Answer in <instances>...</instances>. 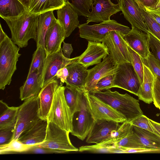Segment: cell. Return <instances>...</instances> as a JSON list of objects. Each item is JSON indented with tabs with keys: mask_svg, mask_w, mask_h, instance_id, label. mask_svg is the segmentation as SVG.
Instances as JSON below:
<instances>
[{
	"mask_svg": "<svg viewBox=\"0 0 160 160\" xmlns=\"http://www.w3.org/2000/svg\"><path fill=\"white\" fill-rule=\"evenodd\" d=\"M143 5L147 8H154L160 0H139Z\"/></svg>",
	"mask_w": 160,
	"mask_h": 160,
	"instance_id": "obj_48",
	"label": "cell"
},
{
	"mask_svg": "<svg viewBox=\"0 0 160 160\" xmlns=\"http://www.w3.org/2000/svg\"><path fill=\"white\" fill-rule=\"evenodd\" d=\"M88 103L95 120H104L122 123L126 120L122 114L93 94L88 92Z\"/></svg>",
	"mask_w": 160,
	"mask_h": 160,
	"instance_id": "obj_12",
	"label": "cell"
},
{
	"mask_svg": "<svg viewBox=\"0 0 160 160\" xmlns=\"http://www.w3.org/2000/svg\"><path fill=\"white\" fill-rule=\"evenodd\" d=\"M67 0H30L28 11L38 14L57 10L64 5Z\"/></svg>",
	"mask_w": 160,
	"mask_h": 160,
	"instance_id": "obj_26",
	"label": "cell"
},
{
	"mask_svg": "<svg viewBox=\"0 0 160 160\" xmlns=\"http://www.w3.org/2000/svg\"><path fill=\"white\" fill-rule=\"evenodd\" d=\"M133 129V126H132L130 121L126 120L120 125L116 129L113 130L107 138L98 144L112 146L126 137Z\"/></svg>",
	"mask_w": 160,
	"mask_h": 160,
	"instance_id": "obj_30",
	"label": "cell"
},
{
	"mask_svg": "<svg viewBox=\"0 0 160 160\" xmlns=\"http://www.w3.org/2000/svg\"><path fill=\"white\" fill-rule=\"evenodd\" d=\"M144 7L145 9L150 13L152 18L160 24V11Z\"/></svg>",
	"mask_w": 160,
	"mask_h": 160,
	"instance_id": "obj_49",
	"label": "cell"
},
{
	"mask_svg": "<svg viewBox=\"0 0 160 160\" xmlns=\"http://www.w3.org/2000/svg\"><path fill=\"white\" fill-rule=\"evenodd\" d=\"M69 133L55 124L48 122L45 140L37 145L61 150L64 153L77 152L78 149L74 147L70 141Z\"/></svg>",
	"mask_w": 160,
	"mask_h": 160,
	"instance_id": "obj_8",
	"label": "cell"
},
{
	"mask_svg": "<svg viewBox=\"0 0 160 160\" xmlns=\"http://www.w3.org/2000/svg\"><path fill=\"white\" fill-rule=\"evenodd\" d=\"M143 81L140 85L137 96L139 99L149 104L153 102L152 91L155 76L148 67L143 63Z\"/></svg>",
	"mask_w": 160,
	"mask_h": 160,
	"instance_id": "obj_25",
	"label": "cell"
},
{
	"mask_svg": "<svg viewBox=\"0 0 160 160\" xmlns=\"http://www.w3.org/2000/svg\"><path fill=\"white\" fill-rule=\"evenodd\" d=\"M140 85L138 77L131 63L117 65L113 88H120L137 96Z\"/></svg>",
	"mask_w": 160,
	"mask_h": 160,
	"instance_id": "obj_10",
	"label": "cell"
},
{
	"mask_svg": "<svg viewBox=\"0 0 160 160\" xmlns=\"http://www.w3.org/2000/svg\"><path fill=\"white\" fill-rule=\"evenodd\" d=\"M107 47L102 42L88 41L87 47L76 61L88 68L98 65L109 54Z\"/></svg>",
	"mask_w": 160,
	"mask_h": 160,
	"instance_id": "obj_14",
	"label": "cell"
},
{
	"mask_svg": "<svg viewBox=\"0 0 160 160\" xmlns=\"http://www.w3.org/2000/svg\"><path fill=\"white\" fill-rule=\"evenodd\" d=\"M48 124L47 119L40 118L22 132L18 140L25 145L33 146L40 144L46 139Z\"/></svg>",
	"mask_w": 160,
	"mask_h": 160,
	"instance_id": "obj_18",
	"label": "cell"
},
{
	"mask_svg": "<svg viewBox=\"0 0 160 160\" xmlns=\"http://www.w3.org/2000/svg\"><path fill=\"white\" fill-rule=\"evenodd\" d=\"M47 57L46 48L42 47H37L32 55L28 74L37 71L39 74L42 72Z\"/></svg>",
	"mask_w": 160,
	"mask_h": 160,
	"instance_id": "obj_32",
	"label": "cell"
},
{
	"mask_svg": "<svg viewBox=\"0 0 160 160\" xmlns=\"http://www.w3.org/2000/svg\"><path fill=\"white\" fill-rule=\"evenodd\" d=\"M66 37L64 30L56 18L51 23L45 39L47 56L58 52Z\"/></svg>",
	"mask_w": 160,
	"mask_h": 160,
	"instance_id": "obj_19",
	"label": "cell"
},
{
	"mask_svg": "<svg viewBox=\"0 0 160 160\" xmlns=\"http://www.w3.org/2000/svg\"><path fill=\"white\" fill-rule=\"evenodd\" d=\"M119 123L113 121L98 120L95 121L87 137L88 143L98 144L107 138L116 129Z\"/></svg>",
	"mask_w": 160,
	"mask_h": 160,
	"instance_id": "obj_22",
	"label": "cell"
},
{
	"mask_svg": "<svg viewBox=\"0 0 160 160\" xmlns=\"http://www.w3.org/2000/svg\"><path fill=\"white\" fill-rule=\"evenodd\" d=\"M38 95L24 101L19 106L13 137L18 139L21 134L40 118Z\"/></svg>",
	"mask_w": 160,
	"mask_h": 160,
	"instance_id": "obj_5",
	"label": "cell"
},
{
	"mask_svg": "<svg viewBox=\"0 0 160 160\" xmlns=\"http://www.w3.org/2000/svg\"><path fill=\"white\" fill-rule=\"evenodd\" d=\"M112 146H121L128 148H145L141 143L133 129L124 138Z\"/></svg>",
	"mask_w": 160,
	"mask_h": 160,
	"instance_id": "obj_37",
	"label": "cell"
},
{
	"mask_svg": "<svg viewBox=\"0 0 160 160\" xmlns=\"http://www.w3.org/2000/svg\"><path fill=\"white\" fill-rule=\"evenodd\" d=\"M122 34L118 31H111L108 33L101 41V42L107 47L115 65L126 62L131 63L127 43L122 36Z\"/></svg>",
	"mask_w": 160,
	"mask_h": 160,
	"instance_id": "obj_9",
	"label": "cell"
},
{
	"mask_svg": "<svg viewBox=\"0 0 160 160\" xmlns=\"http://www.w3.org/2000/svg\"><path fill=\"white\" fill-rule=\"evenodd\" d=\"M73 7L79 15L88 18L95 0H71Z\"/></svg>",
	"mask_w": 160,
	"mask_h": 160,
	"instance_id": "obj_38",
	"label": "cell"
},
{
	"mask_svg": "<svg viewBox=\"0 0 160 160\" xmlns=\"http://www.w3.org/2000/svg\"><path fill=\"white\" fill-rule=\"evenodd\" d=\"M24 5L26 10L28 11L29 4L30 0H18Z\"/></svg>",
	"mask_w": 160,
	"mask_h": 160,
	"instance_id": "obj_52",
	"label": "cell"
},
{
	"mask_svg": "<svg viewBox=\"0 0 160 160\" xmlns=\"http://www.w3.org/2000/svg\"><path fill=\"white\" fill-rule=\"evenodd\" d=\"M26 10L18 0H0V16L2 18L18 16Z\"/></svg>",
	"mask_w": 160,
	"mask_h": 160,
	"instance_id": "obj_29",
	"label": "cell"
},
{
	"mask_svg": "<svg viewBox=\"0 0 160 160\" xmlns=\"http://www.w3.org/2000/svg\"><path fill=\"white\" fill-rule=\"evenodd\" d=\"M19 107L8 106L1 114L0 129L9 128H15Z\"/></svg>",
	"mask_w": 160,
	"mask_h": 160,
	"instance_id": "obj_33",
	"label": "cell"
},
{
	"mask_svg": "<svg viewBox=\"0 0 160 160\" xmlns=\"http://www.w3.org/2000/svg\"><path fill=\"white\" fill-rule=\"evenodd\" d=\"M149 120L153 127L160 134V123L154 121L150 119Z\"/></svg>",
	"mask_w": 160,
	"mask_h": 160,
	"instance_id": "obj_50",
	"label": "cell"
},
{
	"mask_svg": "<svg viewBox=\"0 0 160 160\" xmlns=\"http://www.w3.org/2000/svg\"><path fill=\"white\" fill-rule=\"evenodd\" d=\"M127 45L130 55L131 63L138 77L141 85L143 82L144 74L143 67L142 58L138 54L132 49L127 43Z\"/></svg>",
	"mask_w": 160,
	"mask_h": 160,
	"instance_id": "obj_36",
	"label": "cell"
},
{
	"mask_svg": "<svg viewBox=\"0 0 160 160\" xmlns=\"http://www.w3.org/2000/svg\"><path fill=\"white\" fill-rule=\"evenodd\" d=\"M88 92L83 91L80 110L73 115L72 129L71 132L82 141L87 137L95 121L88 101Z\"/></svg>",
	"mask_w": 160,
	"mask_h": 160,
	"instance_id": "obj_7",
	"label": "cell"
},
{
	"mask_svg": "<svg viewBox=\"0 0 160 160\" xmlns=\"http://www.w3.org/2000/svg\"><path fill=\"white\" fill-rule=\"evenodd\" d=\"M69 75V71L67 66L59 69L55 75V78L59 79L61 83H65Z\"/></svg>",
	"mask_w": 160,
	"mask_h": 160,
	"instance_id": "obj_46",
	"label": "cell"
},
{
	"mask_svg": "<svg viewBox=\"0 0 160 160\" xmlns=\"http://www.w3.org/2000/svg\"><path fill=\"white\" fill-rule=\"evenodd\" d=\"M113 81L114 74L103 77L98 82L94 90L91 92L102 91L113 88Z\"/></svg>",
	"mask_w": 160,
	"mask_h": 160,
	"instance_id": "obj_41",
	"label": "cell"
},
{
	"mask_svg": "<svg viewBox=\"0 0 160 160\" xmlns=\"http://www.w3.org/2000/svg\"><path fill=\"white\" fill-rule=\"evenodd\" d=\"M40 75L37 71L28 74L26 80L19 89V98L21 101L38 95L42 88Z\"/></svg>",
	"mask_w": 160,
	"mask_h": 160,
	"instance_id": "obj_24",
	"label": "cell"
},
{
	"mask_svg": "<svg viewBox=\"0 0 160 160\" xmlns=\"http://www.w3.org/2000/svg\"><path fill=\"white\" fill-rule=\"evenodd\" d=\"M142 62L149 68L155 76L160 78V62L151 52L150 51L146 58H142Z\"/></svg>",
	"mask_w": 160,
	"mask_h": 160,
	"instance_id": "obj_40",
	"label": "cell"
},
{
	"mask_svg": "<svg viewBox=\"0 0 160 160\" xmlns=\"http://www.w3.org/2000/svg\"><path fill=\"white\" fill-rule=\"evenodd\" d=\"M7 35L0 43V89L10 84L17 69L16 64L21 54L18 47Z\"/></svg>",
	"mask_w": 160,
	"mask_h": 160,
	"instance_id": "obj_3",
	"label": "cell"
},
{
	"mask_svg": "<svg viewBox=\"0 0 160 160\" xmlns=\"http://www.w3.org/2000/svg\"><path fill=\"white\" fill-rule=\"evenodd\" d=\"M62 151L55 150L47 148L40 147L37 145L32 146L25 153L35 154H46L53 153H63Z\"/></svg>",
	"mask_w": 160,
	"mask_h": 160,
	"instance_id": "obj_45",
	"label": "cell"
},
{
	"mask_svg": "<svg viewBox=\"0 0 160 160\" xmlns=\"http://www.w3.org/2000/svg\"><path fill=\"white\" fill-rule=\"evenodd\" d=\"M32 146L23 144L17 139L11 141L8 143L0 145V154L25 153Z\"/></svg>",
	"mask_w": 160,
	"mask_h": 160,
	"instance_id": "obj_35",
	"label": "cell"
},
{
	"mask_svg": "<svg viewBox=\"0 0 160 160\" xmlns=\"http://www.w3.org/2000/svg\"><path fill=\"white\" fill-rule=\"evenodd\" d=\"M7 35L4 32L2 28L1 25L0 24V43L1 42L5 39Z\"/></svg>",
	"mask_w": 160,
	"mask_h": 160,
	"instance_id": "obj_51",
	"label": "cell"
},
{
	"mask_svg": "<svg viewBox=\"0 0 160 160\" xmlns=\"http://www.w3.org/2000/svg\"><path fill=\"white\" fill-rule=\"evenodd\" d=\"M78 57L72 58H65L62 48L58 52L47 56L41 74L40 76L42 88L53 79L60 69L76 61Z\"/></svg>",
	"mask_w": 160,
	"mask_h": 160,
	"instance_id": "obj_11",
	"label": "cell"
},
{
	"mask_svg": "<svg viewBox=\"0 0 160 160\" xmlns=\"http://www.w3.org/2000/svg\"><path fill=\"white\" fill-rule=\"evenodd\" d=\"M149 35V47L152 53L160 62V41L150 32Z\"/></svg>",
	"mask_w": 160,
	"mask_h": 160,
	"instance_id": "obj_42",
	"label": "cell"
},
{
	"mask_svg": "<svg viewBox=\"0 0 160 160\" xmlns=\"http://www.w3.org/2000/svg\"><path fill=\"white\" fill-rule=\"evenodd\" d=\"M39 16L26 10L18 16L2 18L11 31L12 40L19 48L27 47L31 39L36 41Z\"/></svg>",
	"mask_w": 160,
	"mask_h": 160,
	"instance_id": "obj_1",
	"label": "cell"
},
{
	"mask_svg": "<svg viewBox=\"0 0 160 160\" xmlns=\"http://www.w3.org/2000/svg\"><path fill=\"white\" fill-rule=\"evenodd\" d=\"M152 92L153 104L157 108L160 110V78L156 76Z\"/></svg>",
	"mask_w": 160,
	"mask_h": 160,
	"instance_id": "obj_44",
	"label": "cell"
},
{
	"mask_svg": "<svg viewBox=\"0 0 160 160\" xmlns=\"http://www.w3.org/2000/svg\"><path fill=\"white\" fill-rule=\"evenodd\" d=\"M78 28L80 37L88 41L101 42L107 34L111 31H118L124 34L131 30L129 27L114 20L103 21L93 25H89L86 23L80 24Z\"/></svg>",
	"mask_w": 160,
	"mask_h": 160,
	"instance_id": "obj_6",
	"label": "cell"
},
{
	"mask_svg": "<svg viewBox=\"0 0 160 160\" xmlns=\"http://www.w3.org/2000/svg\"><path fill=\"white\" fill-rule=\"evenodd\" d=\"M136 0L139 6L144 21L149 32L160 41V24L145 9L144 6L139 0Z\"/></svg>",
	"mask_w": 160,
	"mask_h": 160,
	"instance_id": "obj_34",
	"label": "cell"
},
{
	"mask_svg": "<svg viewBox=\"0 0 160 160\" xmlns=\"http://www.w3.org/2000/svg\"><path fill=\"white\" fill-rule=\"evenodd\" d=\"M87 23L102 22L110 20L111 16L121 11L119 3H113L111 0H95Z\"/></svg>",
	"mask_w": 160,
	"mask_h": 160,
	"instance_id": "obj_17",
	"label": "cell"
},
{
	"mask_svg": "<svg viewBox=\"0 0 160 160\" xmlns=\"http://www.w3.org/2000/svg\"><path fill=\"white\" fill-rule=\"evenodd\" d=\"M156 10L160 11V0L156 6L153 8H152Z\"/></svg>",
	"mask_w": 160,
	"mask_h": 160,
	"instance_id": "obj_53",
	"label": "cell"
},
{
	"mask_svg": "<svg viewBox=\"0 0 160 160\" xmlns=\"http://www.w3.org/2000/svg\"><path fill=\"white\" fill-rule=\"evenodd\" d=\"M116 67L117 65L114 63L109 54L100 63L91 69H88L85 90L89 92H93L100 79L107 76L114 74Z\"/></svg>",
	"mask_w": 160,
	"mask_h": 160,
	"instance_id": "obj_13",
	"label": "cell"
},
{
	"mask_svg": "<svg viewBox=\"0 0 160 160\" xmlns=\"http://www.w3.org/2000/svg\"><path fill=\"white\" fill-rule=\"evenodd\" d=\"M132 126H136L148 131L160 137V134L153 127L149 118L142 114L130 121Z\"/></svg>",
	"mask_w": 160,
	"mask_h": 160,
	"instance_id": "obj_39",
	"label": "cell"
},
{
	"mask_svg": "<svg viewBox=\"0 0 160 160\" xmlns=\"http://www.w3.org/2000/svg\"><path fill=\"white\" fill-rule=\"evenodd\" d=\"M14 128L0 129V145L8 143L12 140Z\"/></svg>",
	"mask_w": 160,
	"mask_h": 160,
	"instance_id": "obj_43",
	"label": "cell"
},
{
	"mask_svg": "<svg viewBox=\"0 0 160 160\" xmlns=\"http://www.w3.org/2000/svg\"><path fill=\"white\" fill-rule=\"evenodd\" d=\"M57 10V19L64 30L66 37H68L80 25L79 15L68 0Z\"/></svg>",
	"mask_w": 160,
	"mask_h": 160,
	"instance_id": "obj_21",
	"label": "cell"
},
{
	"mask_svg": "<svg viewBox=\"0 0 160 160\" xmlns=\"http://www.w3.org/2000/svg\"><path fill=\"white\" fill-rule=\"evenodd\" d=\"M63 45L62 48L64 56L68 58H70V56L73 51V48L71 44L63 42Z\"/></svg>",
	"mask_w": 160,
	"mask_h": 160,
	"instance_id": "obj_47",
	"label": "cell"
},
{
	"mask_svg": "<svg viewBox=\"0 0 160 160\" xmlns=\"http://www.w3.org/2000/svg\"><path fill=\"white\" fill-rule=\"evenodd\" d=\"M90 93L122 114L126 120L131 121L143 114L139 101L127 93L122 94L109 89Z\"/></svg>",
	"mask_w": 160,
	"mask_h": 160,
	"instance_id": "obj_2",
	"label": "cell"
},
{
	"mask_svg": "<svg viewBox=\"0 0 160 160\" xmlns=\"http://www.w3.org/2000/svg\"><path fill=\"white\" fill-rule=\"evenodd\" d=\"M84 90L67 85L64 86L65 98L73 115L80 110L82 93Z\"/></svg>",
	"mask_w": 160,
	"mask_h": 160,
	"instance_id": "obj_28",
	"label": "cell"
},
{
	"mask_svg": "<svg viewBox=\"0 0 160 160\" xmlns=\"http://www.w3.org/2000/svg\"><path fill=\"white\" fill-rule=\"evenodd\" d=\"M67 67L69 75L65 82L66 85L85 90V82L88 74V68L76 61Z\"/></svg>",
	"mask_w": 160,
	"mask_h": 160,
	"instance_id": "obj_23",
	"label": "cell"
},
{
	"mask_svg": "<svg viewBox=\"0 0 160 160\" xmlns=\"http://www.w3.org/2000/svg\"><path fill=\"white\" fill-rule=\"evenodd\" d=\"M118 3L121 11L132 27H135L146 33L149 32L136 0H119Z\"/></svg>",
	"mask_w": 160,
	"mask_h": 160,
	"instance_id": "obj_15",
	"label": "cell"
},
{
	"mask_svg": "<svg viewBox=\"0 0 160 160\" xmlns=\"http://www.w3.org/2000/svg\"><path fill=\"white\" fill-rule=\"evenodd\" d=\"M61 83L55 78L42 87L38 95L39 113L41 118L47 120L55 93Z\"/></svg>",
	"mask_w": 160,
	"mask_h": 160,
	"instance_id": "obj_20",
	"label": "cell"
},
{
	"mask_svg": "<svg viewBox=\"0 0 160 160\" xmlns=\"http://www.w3.org/2000/svg\"><path fill=\"white\" fill-rule=\"evenodd\" d=\"M122 36L128 44L141 57L145 59L148 56L149 51V35L134 27Z\"/></svg>",
	"mask_w": 160,
	"mask_h": 160,
	"instance_id": "obj_16",
	"label": "cell"
},
{
	"mask_svg": "<svg viewBox=\"0 0 160 160\" xmlns=\"http://www.w3.org/2000/svg\"><path fill=\"white\" fill-rule=\"evenodd\" d=\"M63 84L60 83L55 93L47 120L71 133L73 115L65 98Z\"/></svg>",
	"mask_w": 160,
	"mask_h": 160,
	"instance_id": "obj_4",
	"label": "cell"
},
{
	"mask_svg": "<svg viewBox=\"0 0 160 160\" xmlns=\"http://www.w3.org/2000/svg\"><path fill=\"white\" fill-rule=\"evenodd\" d=\"M53 11H50L39 15L35 41L37 47L42 46L45 48V39L46 33L52 22L56 19Z\"/></svg>",
	"mask_w": 160,
	"mask_h": 160,
	"instance_id": "obj_27",
	"label": "cell"
},
{
	"mask_svg": "<svg viewBox=\"0 0 160 160\" xmlns=\"http://www.w3.org/2000/svg\"><path fill=\"white\" fill-rule=\"evenodd\" d=\"M133 130L143 146L147 148L160 149V137L147 130L133 127Z\"/></svg>",
	"mask_w": 160,
	"mask_h": 160,
	"instance_id": "obj_31",
	"label": "cell"
}]
</instances>
